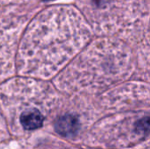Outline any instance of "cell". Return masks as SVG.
I'll return each mask as SVG.
<instances>
[{"mask_svg":"<svg viewBox=\"0 0 150 149\" xmlns=\"http://www.w3.org/2000/svg\"><path fill=\"white\" fill-rule=\"evenodd\" d=\"M55 129L62 135L74 134L78 129V122L73 116H64L57 121Z\"/></svg>","mask_w":150,"mask_h":149,"instance_id":"2","label":"cell"},{"mask_svg":"<svg viewBox=\"0 0 150 149\" xmlns=\"http://www.w3.org/2000/svg\"><path fill=\"white\" fill-rule=\"evenodd\" d=\"M44 117L37 109H29L20 116L21 126L26 130H34L42 126Z\"/></svg>","mask_w":150,"mask_h":149,"instance_id":"1","label":"cell"}]
</instances>
